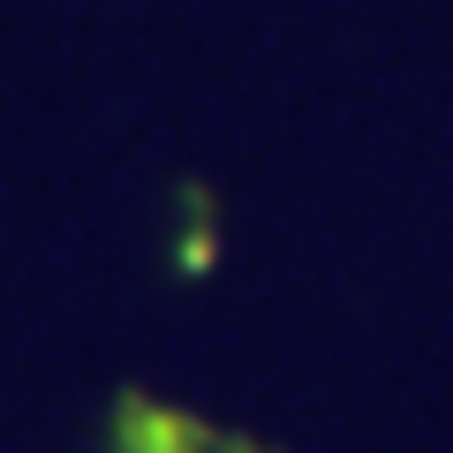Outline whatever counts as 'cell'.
Listing matches in <instances>:
<instances>
[{
	"instance_id": "6da1fadb",
	"label": "cell",
	"mask_w": 453,
	"mask_h": 453,
	"mask_svg": "<svg viewBox=\"0 0 453 453\" xmlns=\"http://www.w3.org/2000/svg\"><path fill=\"white\" fill-rule=\"evenodd\" d=\"M98 453H288V446L226 431V423L196 416V408H174L144 386H113L106 416H98Z\"/></svg>"
},
{
	"instance_id": "7a4b0ae2",
	"label": "cell",
	"mask_w": 453,
	"mask_h": 453,
	"mask_svg": "<svg viewBox=\"0 0 453 453\" xmlns=\"http://www.w3.org/2000/svg\"><path fill=\"white\" fill-rule=\"evenodd\" d=\"M219 265V204H211L204 181H181L174 189V242H166V273L174 280H204Z\"/></svg>"
}]
</instances>
